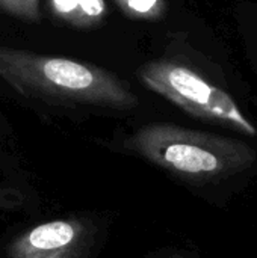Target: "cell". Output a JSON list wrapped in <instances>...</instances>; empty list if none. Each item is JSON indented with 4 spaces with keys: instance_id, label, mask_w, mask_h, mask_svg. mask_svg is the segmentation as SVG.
<instances>
[{
    "instance_id": "277c9868",
    "label": "cell",
    "mask_w": 257,
    "mask_h": 258,
    "mask_svg": "<svg viewBox=\"0 0 257 258\" xmlns=\"http://www.w3.org/2000/svg\"><path fill=\"white\" fill-rule=\"evenodd\" d=\"M53 14L74 27H95L106 18L105 0H48Z\"/></svg>"
},
{
    "instance_id": "8992f818",
    "label": "cell",
    "mask_w": 257,
    "mask_h": 258,
    "mask_svg": "<svg viewBox=\"0 0 257 258\" xmlns=\"http://www.w3.org/2000/svg\"><path fill=\"white\" fill-rule=\"evenodd\" d=\"M133 20H158L165 12V0H114Z\"/></svg>"
},
{
    "instance_id": "6da1fadb",
    "label": "cell",
    "mask_w": 257,
    "mask_h": 258,
    "mask_svg": "<svg viewBox=\"0 0 257 258\" xmlns=\"http://www.w3.org/2000/svg\"><path fill=\"white\" fill-rule=\"evenodd\" d=\"M0 76L24 92L111 104L132 103V95L114 74L70 57L0 47Z\"/></svg>"
},
{
    "instance_id": "5b68a950",
    "label": "cell",
    "mask_w": 257,
    "mask_h": 258,
    "mask_svg": "<svg viewBox=\"0 0 257 258\" xmlns=\"http://www.w3.org/2000/svg\"><path fill=\"white\" fill-rule=\"evenodd\" d=\"M74 239V228L67 222H52L35 228L29 234V243L35 249L52 251L67 246Z\"/></svg>"
},
{
    "instance_id": "3957f363",
    "label": "cell",
    "mask_w": 257,
    "mask_h": 258,
    "mask_svg": "<svg viewBox=\"0 0 257 258\" xmlns=\"http://www.w3.org/2000/svg\"><path fill=\"white\" fill-rule=\"evenodd\" d=\"M161 154L179 172L200 177L227 178L251 171L257 163V151L248 144L212 135L182 130H162Z\"/></svg>"
},
{
    "instance_id": "7a4b0ae2",
    "label": "cell",
    "mask_w": 257,
    "mask_h": 258,
    "mask_svg": "<svg viewBox=\"0 0 257 258\" xmlns=\"http://www.w3.org/2000/svg\"><path fill=\"white\" fill-rule=\"evenodd\" d=\"M142 82L189 113L220 122L247 136H256V125L238 103L194 70L176 62H150L139 71Z\"/></svg>"
},
{
    "instance_id": "52a82bcc",
    "label": "cell",
    "mask_w": 257,
    "mask_h": 258,
    "mask_svg": "<svg viewBox=\"0 0 257 258\" xmlns=\"http://www.w3.org/2000/svg\"><path fill=\"white\" fill-rule=\"evenodd\" d=\"M0 11L32 23L41 18L39 0H0Z\"/></svg>"
}]
</instances>
